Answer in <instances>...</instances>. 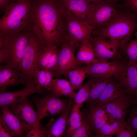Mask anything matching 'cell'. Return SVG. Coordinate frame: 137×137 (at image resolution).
Listing matches in <instances>:
<instances>
[{
    "label": "cell",
    "mask_w": 137,
    "mask_h": 137,
    "mask_svg": "<svg viewBox=\"0 0 137 137\" xmlns=\"http://www.w3.org/2000/svg\"><path fill=\"white\" fill-rule=\"evenodd\" d=\"M31 28L43 47L70 41L64 9L58 0H33Z\"/></svg>",
    "instance_id": "obj_1"
},
{
    "label": "cell",
    "mask_w": 137,
    "mask_h": 137,
    "mask_svg": "<svg viewBox=\"0 0 137 137\" xmlns=\"http://www.w3.org/2000/svg\"><path fill=\"white\" fill-rule=\"evenodd\" d=\"M33 0H13L0 18V36L17 35L30 29L32 22Z\"/></svg>",
    "instance_id": "obj_2"
},
{
    "label": "cell",
    "mask_w": 137,
    "mask_h": 137,
    "mask_svg": "<svg viewBox=\"0 0 137 137\" xmlns=\"http://www.w3.org/2000/svg\"><path fill=\"white\" fill-rule=\"evenodd\" d=\"M137 26L136 14L120 8L105 25L93 30L92 35L114 41L123 48L130 40Z\"/></svg>",
    "instance_id": "obj_3"
},
{
    "label": "cell",
    "mask_w": 137,
    "mask_h": 137,
    "mask_svg": "<svg viewBox=\"0 0 137 137\" xmlns=\"http://www.w3.org/2000/svg\"><path fill=\"white\" fill-rule=\"evenodd\" d=\"M43 48L31 29L19 69L21 84L25 85L32 84L38 58Z\"/></svg>",
    "instance_id": "obj_4"
},
{
    "label": "cell",
    "mask_w": 137,
    "mask_h": 137,
    "mask_svg": "<svg viewBox=\"0 0 137 137\" xmlns=\"http://www.w3.org/2000/svg\"><path fill=\"white\" fill-rule=\"evenodd\" d=\"M31 30V29L17 35L7 36L4 38L2 48L5 65L6 66L19 70Z\"/></svg>",
    "instance_id": "obj_5"
},
{
    "label": "cell",
    "mask_w": 137,
    "mask_h": 137,
    "mask_svg": "<svg viewBox=\"0 0 137 137\" xmlns=\"http://www.w3.org/2000/svg\"><path fill=\"white\" fill-rule=\"evenodd\" d=\"M42 94L41 97L35 96L31 98L36 107L37 116L40 121L47 116L60 114L67 109L69 101L60 98L51 92Z\"/></svg>",
    "instance_id": "obj_6"
},
{
    "label": "cell",
    "mask_w": 137,
    "mask_h": 137,
    "mask_svg": "<svg viewBox=\"0 0 137 137\" xmlns=\"http://www.w3.org/2000/svg\"><path fill=\"white\" fill-rule=\"evenodd\" d=\"M90 40L96 58L100 62H107L110 60H122L124 59L123 48L115 41L100 36L91 37Z\"/></svg>",
    "instance_id": "obj_7"
},
{
    "label": "cell",
    "mask_w": 137,
    "mask_h": 137,
    "mask_svg": "<svg viewBox=\"0 0 137 137\" xmlns=\"http://www.w3.org/2000/svg\"><path fill=\"white\" fill-rule=\"evenodd\" d=\"M119 8L116 4L104 1L97 4L92 3L88 12L87 22L93 26L95 29L101 28Z\"/></svg>",
    "instance_id": "obj_8"
},
{
    "label": "cell",
    "mask_w": 137,
    "mask_h": 137,
    "mask_svg": "<svg viewBox=\"0 0 137 137\" xmlns=\"http://www.w3.org/2000/svg\"><path fill=\"white\" fill-rule=\"evenodd\" d=\"M127 60H113L87 64V74L111 77L120 82L124 75Z\"/></svg>",
    "instance_id": "obj_9"
},
{
    "label": "cell",
    "mask_w": 137,
    "mask_h": 137,
    "mask_svg": "<svg viewBox=\"0 0 137 137\" xmlns=\"http://www.w3.org/2000/svg\"><path fill=\"white\" fill-rule=\"evenodd\" d=\"M64 13L70 40L79 43L84 40H90L94 27L87 22L79 19L64 9Z\"/></svg>",
    "instance_id": "obj_10"
},
{
    "label": "cell",
    "mask_w": 137,
    "mask_h": 137,
    "mask_svg": "<svg viewBox=\"0 0 137 137\" xmlns=\"http://www.w3.org/2000/svg\"><path fill=\"white\" fill-rule=\"evenodd\" d=\"M29 131L32 129H41L44 126L39 120L32 102L28 98L8 106Z\"/></svg>",
    "instance_id": "obj_11"
},
{
    "label": "cell",
    "mask_w": 137,
    "mask_h": 137,
    "mask_svg": "<svg viewBox=\"0 0 137 137\" xmlns=\"http://www.w3.org/2000/svg\"><path fill=\"white\" fill-rule=\"evenodd\" d=\"M79 45V43L73 41L62 44L58 55L57 67L53 72L54 77L61 76L67 77L68 73L74 69L75 51Z\"/></svg>",
    "instance_id": "obj_12"
},
{
    "label": "cell",
    "mask_w": 137,
    "mask_h": 137,
    "mask_svg": "<svg viewBox=\"0 0 137 137\" xmlns=\"http://www.w3.org/2000/svg\"><path fill=\"white\" fill-rule=\"evenodd\" d=\"M136 98L128 94L121 96L108 102L101 108L116 121L124 123L129 109Z\"/></svg>",
    "instance_id": "obj_13"
},
{
    "label": "cell",
    "mask_w": 137,
    "mask_h": 137,
    "mask_svg": "<svg viewBox=\"0 0 137 137\" xmlns=\"http://www.w3.org/2000/svg\"><path fill=\"white\" fill-rule=\"evenodd\" d=\"M23 89L13 92H0V107L16 104L28 98L29 95L36 93L42 94L48 91L40 89L31 84L25 85Z\"/></svg>",
    "instance_id": "obj_14"
},
{
    "label": "cell",
    "mask_w": 137,
    "mask_h": 137,
    "mask_svg": "<svg viewBox=\"0 0 137 137\" xmlns=\"http://www.w3.org/2000/svg\"><path fill=\"white\" fill-rule=\"evenodd\" d=\"M82 120L85 121L94 133H96L107 122L114 119L102 108L88 106L82 112Z\"/></svg>",
    "instance_id": "obj_15"
},
{
    "label": "cell",
    "mask_w": 137,
    "mask_h": 137,
    "mask_svg": "<svg viewBox=\"0 0 137 137\" xmlns=\"http://www.w3.org/2000/svg\"><path fill=\"white\" fill-rule=\"evenodd\" d=\"M74 103L73 99L70 98L67 110L60 114L56 119L53 117L51 118L49 123L44 126L45 137H60L65 136L68 117Z\"/></svg>",
    "instance_id": "obj_16"
},
{
    "label": "cell",
    "mask_w": 137,
    "mask_h": 137,
    "mask_svg": "<svg viewBox=\"0 0 137 137\" xmlns=\"http://www.w3.org/2000/svg\"><path fill=\"white\" fill-rule=\"evenodd\" d=\"M2 108V119L4 127L11 136L23 137L26 133L27 134L29 130L10 110L8 106Z\"/></svg>",
    "instance_id": "obj_17"
},
{
    "label": "cell",
    "mask_w": 137,
    "mask_h": 137,
    "mask_svg": "<svg viewBox=\"0 0 137 137\" xmlns=\"http://www.w3.org/2000/svg\"><path fill=\"white\" fill-rule=\"evenodd\" d=\"M127 94L121 82L113 78L92 106L101 108L109 102Z\"/></svg>",
    "instance_id": "obj_18"
},
{
    "label": "cell",
    "mask_w": 137,
    "mask_h": 137,
    "mask_svg": "<svg viewBox=\"0 0 137 137\" xmlns=\"http://www.w3.org/2000/svg\"><path fill=\"white\" fill-rule=\"evenodd\" d=\"M88 76L90 95L86 102L89 106L93 105L113 78L95 75H90Z\"/></svg>",
    "instance_id": "obj_19"
},
{
    "label": "cell",
    "mask_w": 137,
    "mask_h": 137,
    "mask_svg": "<svg viewBox=\"0 0 137 137\" xmlns=\"http://www.w3.org/2000/svg\"><path fill=\"white\" fill-rule=\"evenodd\" d=\"M60 50L58 47L53 44L43 47L39 56L37 68L53 72L57 67Z\"/></svg>",
    "instance_id": "obj_20"
},
{
    "label": "cell",
    "mask_w": 137,
    "mask_h": 137,
    "mask_svg": "<svg viewBox=\"0 0 137 137\" xmlns=\"http://www.w3.org/2000/svg\"><path fill=\"white\" fill-rule=\"evenodd\" d=\"M80 42L75 57L74 69L83 64H93L99 61L96 58L90 40H84Z\"/></svg>",
    "instance_id": "obj_21"
},
{
    "label": "cell",
    "mask_w": 137,
    "mask_h": 137,
    "mask_svg": "<svg viewBox=\"0 0 137 137\" xmlns=\"http://www.w3.org/2000/svg\"><path fill=\"white\" fill-rule=\"evenodd\" d=\"M127 93L136 98L137 94V64L126 62L125 73L121 82Z\"/></svg>",
    "instance_id": "obj_22"
},
{
    "label": "cell",
    "mask_w": 137,
    "mask_h": 137,
    "mask_svg": "<svg viewBox=\"0 0 137 137\" xmlns=\"http://www.w3.org/2000/svg\"><path fill=\"white\" fill-rule=\"evenodd\" d=\"M21 84V74L16 69L0 65V92L6 91L9 87Z\"/></svg>",
    "instance_id": "obj_23"
},
{
    "label": "cell",
    "mask_w": 137,
    "mask_h": 137,
    "mask_svg": "<svg viewBox=\"0 0 137 137\" xmlns=\"http://www.w3.org/2000/svg\"><path fill=\"white\" fill-rule=\"evenodd\" d=\"M92 3L88 0H73L61 4L66 10L79 19L87 22L88 12Z\"/></svg>",
    "instance_id": "obj_24"
},
{
    "label": "cell",
    "mask_w": 137,
    "mask_h": 137,
    "mask_svg": "<svg viewBox=\"0 0 137 137\" xmlns=\"http://www.w3.org/2000/svg\"><path fill=\"white\" fill-rule=\"evenodd\" d=\"M53 72L37 68L32 84L40 89L51 91L53 87Z\"/></svg>",
    "instance_id": "obj_25"
},
{
    "label": "cell",
    "mask_w": 137,
    "mask_h": 137,
    "mask_svg": "<svg viewBox=\"0 0 137 137\" xmlns=\"http://www.w3.org/2000/svg\"><path fill=\"white\" fill-rule=\"evenodd\" d=\"M80 106L74 103L71 114L67 121V127L65 135L66 137H72L75 130L82 125L83 113L80 110Z\"/></svg>",
    "instance_id": "obj_26"
},
{
    "label": "cell",
    "mask_w": 137,
    "mask_h": 137,
    "mask_svg": "<svg viewBox=\"0 0 137 137\" xmlns=\"http://www.w3.org/2000/svg\"><path fill=\"white\" fill-rule=\"evenodd\" d=\"M69 81L58 78L54 79L51 92L56 96L60 97L64 96L75 99L76 93Z\"/></svg>",
    "instance_id": "obj_27"
},
{
    "label": "cell",
    "mask_w": 137,
    "mask_h": 137,
    "mask_svg": "<svg viewBox=\"0 0 137 137\" xmlns=\"http://www.w3.org/2000/svg\"><path fill=\"white\" fill-rule=\"evenodd\" d=\"M88 76L86 66H78L73 69L68 73L67 77L69 80L70 84L75 90L78 89L85 78Z\"/></svg>",
    "instance_id": "obj_28"
},
{
    "label": "cell",
    "mask_w": 137,
    "mask_h": 137,
    "mask_svg": "<svg viewBox=\"0 0 137 137\" xmlns=\"http://www.w3.org/2000/svg\"><path fill=\"white\" fill-rule=\"evenodd\" d=\"M124 123H121L114 119L111 120L102 126L96 134L95 137L110 136L116 134L119 129Z\"/></svg>",
    "instance_id": "obj_29"
},
{
    "label": "cell",
    "mask_w": 137,
    "mask_h": 137,
    "mask_svg": "<svg viewBox=\"0 0 137 137\" xmlns=\"http://www.w3.org/2000/svg\"><path fill=\"white\" fill-rule=\"evenodd\" d=\"M126 59L131 64H137V38L130 40L123 49Z\"/></svg>",
    "instance_id": "obj_30"
},
{
    "label": "cell",
    "mask_w": 137,
    "mask_h": 137,
    "mask_svg": "<svg viewBox=\"0 0 137 137\" xmlns=\"http://www.w3.org/2000/svg\"><path fill=\"white\" fill-rule=\"evenodd\" d=\"M125 127L136 137L137 131V108L136 106L132 107L127 121L124 123Z\"/></svg>",
    "instance_id": "obj_31"
},
{
    "label": "cell",
    "mask_w": 137,
    "mask_h": 137,
    "mask_svg": "<svg viewBox=\"0 0 137 137\" xmlns=\"http://www.w3.org/2000/svg\"><path fill=\"white\" fill-rule=\"evenodd\" d=\"M76 93L74 103L81 107L82 104L88 100L89 96L90 89L87 82L82 85Z\"/></svg>",
    "instance_id": "obj_32"
},
{
    "label": "cell",
    "mask_w": 137,
    "mask_h": 137,
    "mask_svg": "<svg viewBox=\"0 0 137 137\" xmlns=\"http://www.w3.org/2000/svg\"><path fill=\"white\" fill-rule=\"evenodd\" d=\"M82 125L72 134V137H95L94 133L87 124L82 120Z\"/></svg>",
    "instance_id": "obj_33"
},
{
    "label": "cell",
    "mask_w": 137,
    "mask_h": 137,
    "mask_svg": "<svg viewBox=\"0 0 137 137\" xmlns=\"http://www.w3.org/2000/svg\"><path fill=\"white\" fill-rule=\"evenodd\" d=\"M123 7L125 9L136 14L137 12V0H124Z\"/></svg>",
    "instance_id": "obj_34"
},
{
    "label": "cell",
    "mask_w": 137,
    "mask_h": 137,
    "mask_svg": "<svg viewBox=\"0 0 137 137\" xmlns=\"http://www.w3.org/2000/svg\"><path fill=\"white\" fill-rule=\"evenodd\" d=\"M116 134V137H134L132 133L125 127L124 123L119 129Z\"/></svg>",
    "instance_id": "obj_35"
},
{
    "label": "cell",
    "mask_w": 137,
    "mask_h": 137,
    "mask_svg": "<svg viewBox=\"0 0 137 137\" xmlns=\"http://www.w3.org/2000/svg\"><path fill=\"white\" fill-rule=\"evenodd\" d=\"M26 136L28 137H45L44 127L43 129H31L27 133Z\"/></svg>",
    "instance_id": "obj_36"
},
{
    "label": "cell",
    "mask_w": 137,
    "mask_h": 137,
    "mask_svg": "<svg viewBox=\"0 0 137 137\" xmlns=\"http://www.w3.org/2000/svg\"><path fill=\"white\" fill-rule=\"evenodd\" d=\"M2 137L11 136L4 127L2 119V113L0 112V137Z\"/></svg>",
    "instance_id": "obj_37"
},
{
    "label": "cell",
    "mask_w": 137,
    "mask_h": 137,
    "mask_svg": "<svg viewBox=\"0 0 137 137\" xmlns=\"http://www.w3.org/2000/svg\"><path fill=\"white\" fill-rule=\"evenodd\" d=\"M13 0H0V13L3 12L7 5Z\"/></svg>",
    "instance_id": "obj_38"
},
{
    "label": "cell",
    "mask_w": 137,
    "mask_h": 137,
    "mask_svg": "<svg viewBox=\"0 0 137 137\" xmlns=\"http://www.w3.org/2000/svg\"><path fill=\"white\" fill-rule=\"evenodd\" d=\"M5 57L3 50L2 48H0V65L4 62Z\"/></svg>",
    "instance_id": "obj_39"
},
{
    "label": "cell",
    "mask_w": 137,
    "mask_h": 137,
    "mask_svg": "<svg viewBox=\"0 0 137 137\" xmlns=\"http://www.w3.org/2000/svg\"><path fill=\"white\" fill-rule=\"evenodd\" d=\"M124 0H105V2L108 3H110L113 4H116V3L120 1H123Z\"/></svg>",
    "instance_id": "obj_40"
},
{
    "label": "cell",
    "mask_w": 137,
    "mask_h": 137,
    "mask_svg": "<svg viewBox=\"0 0 137 137\" xmlns=\"http://www.w3.org/2000/svg\"><path fill=\"white\" fill-rule=\"evenodd\" d=\"M90 2L94 3L97 4L103 1L104 0H88Z\"/></svg>",
    "instance_id": "obj_41"
},
{
    "label": "cell",
    "mask_w": 137,
    "mask_h": 137,
    "mask_svg": "<svg viewBox=\"0 0 137 137\" xmlns=\"http://www.w3.org/2000/svg\"><path fill=\"white\" fill-rule=\"evenodd\" d=\"M3 39L0 36V48L3 47Z\"/></svg>",
    "instance_id": "obj_42"
},
{
    "label": "cell",
    "mask_w": 137,
    "mask_h": 137,
    "mask_svg": "<svg viewBox=\"0 0 137 137\" xmlns=\"http://www.w3.org/2000/svg\"><path fill=\"white\" fill-rule=\"evenodd\" d=\"M58 0L61 3L64 2H68V1H73V0Z\"/></svg>",
    "instance_id": "obj_43"
}]
</instances>
